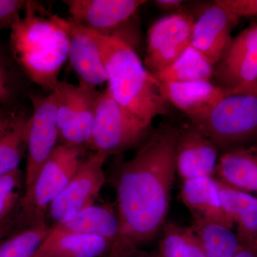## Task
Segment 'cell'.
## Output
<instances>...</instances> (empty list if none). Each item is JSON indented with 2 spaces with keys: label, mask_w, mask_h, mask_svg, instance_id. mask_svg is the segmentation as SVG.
<instances>
[{
  "label": "cell",
  "mask_w": 257,
  "mask_h": 257,
  "mask_svg": "<svg viewBox=\"0 0 257 257\" xmlns=\"http://www.w3.org/2000/svg\"><path fill=\"white\" fill-rule=\"evenodd\" d=\"M179 128L166 124L152 131L133 158L119 162L112 176L121 237L118 245L140 247L162 230L176 174Z\"/></svg>",
  "instance_id": "obj_1"
},
{
  "label": "cell",
  "mask_w": 257,
  "mask_h": 257,
  "mask_svg": "<svg viewBox=\"0 0 257 257\" xmlns=\"http://www.w3.org/2000/svg\"><path fill=\"white\" fill-rule=\"evenodd\" d=\"M10 45L15 60L32 82L52 92L68 60L67 33L43 8L28 1L20 20L10 29Z\"/></svg>",
  "instance_id": "obj_2"
},
{
  "label": "cell",
  "mask_w": 257,
  "mask_h": 257,
  "mask_svg": "<svg viewBox=\"0 0 257 257\" xmlns=\"http://www.w3.org/2000/svg\"><path fill=\"white\" fill-rule=\"evenodd\" d=\"M89 31L100 48L106 90L111 97L150 124L157 116L167 114L170 103L164 96L162 83L147 69L134 47L116 37Z\"/></svg>",
  "instance_id": "obj_3"
},
{
  "label": "cell",
  "mask_w": 257,
  "mask_h": 257,
  "mask_svg": "<svg viewBox=\"0 0 257 257\" xmlns=\"http://www.w3.org/2000/svg\"><path fill=\"white\" fill-rule=\"evenodd\" d=\"M84 147L59 144L24 193L18 217L25 227L47 221V210L73 178L82 163Z\"/></svg>",
  "instance_id": "obj_4"
},
{
  "label": "cell",
  "mask_w": 257,
  "mask_h": 257,
  "mask_svg": "<svg viewBox=\"0 0 257 257\" xmlns=\"http://www.w3.org/2000/svg\"><path fill=\"white\" fill-rule=\"evenodd\" d=\"M190 122L215 144L220 153L234 147L257 145V96L226 95Z\"/></svg>",
  "instance_id": "obj_5"
},
{
  "label": "cell",
  "mask_w": 257,
  "mask_h": 257,
  "mask_svg": "<svg viewBox=\"0 0 257 257\" xmlns=\"http://www.w3.org/2000/svg\"><path fill=\"white\" fill-rule=\"evenodd\" d=\"M151 125L120 105L105 89L98 99L87 146L108 156L137 149L152 133Z\"/></svg>",
  "instance_id": "obj_6"
},
{
  "label": "cell",
  "mask_w": 257,
  "mask_h": 257,
  "mask_svg": "<svg viewBox=\"0 0 257 257\" xmlns=\"http://www.w3.org/2000/svg\"><path fill=\"white\" fill-rule=\"evenodd\" d=\"M59 143L74 147L87 146L94 125L98 99L96 88L60 82L55 90Z\"/></svg>",
  "instance_id": "obj_7"
},
{
  "label": "cell",
  "mask_w": 257,
  "mask_h": 257,
  "mask_svg": "<svg viewBox=\"0 0 257 257\" xmlns=\"http://www.w3.org/2000/svg\"><path fill=\"white\" fill-rule=\"evenodd\" d=\"M194 16L182 11L159 19L147 32L145 64L157 76L178 60L192 44Z\"/></svg>",
  "instance_id": "obj_8"
},
{
  "label": "cell",
  "mask_w": 257,
  "mask_h": 257,
  "mask_svg": "<svg viewBox=\"0 0 257 257\" xmlns=\"http://www.w3.org/2000/svg\"><path fill=\"white\" fill-rule=\"evenodd\" d=\"M108 157L94 152L83 159L73 178L47 210V215L52 221L51 227L95 203L106 182L104 167Z\"/></svg>",
  "instance_id": "obj_9"
},
{
  "label": "cell",
  "mask_w": 257,
  "mask_h": 257,
  "mask_svg": "<svg viewBox=\"0 0 257 257\" xmlns=\"http://www.w3.org/2000/svg\"><path fill=\"white\" fill-rule=\"evenodd\" d=\"M257 79V21L232 38L214 67L212 82L226 95L242 94Z\"/></svg>",
  "instance_id": "obj_10"
},
{
  "label": "cell",
  "mask_w": 257,
  "mask_h": 257,
  "mask_svg": "<svg viewBox=\"0 0 257 257\" xmlns=\"http://www.w3.org/2000/svg\"><path fill=\"white\" fill-rule=\"evenodd\" d=\"M33 113L30 117L28 160L25 175V192L30 189L42 166L59 145L60 130L53 92L45 96H32Z\"/></svg>",
  "instance_id": "obj_11"
},
{
  "label": "cell",
  "mask_w": 257,
  "mask_h": 257,
  "mask_svg": "<svg viewBox=\"0 0 257 257\" xmlns=\"http://www.w3.org/2000/svg\"><path fill=\"white\" fill-rule=\"evenodd\" d=\"M70 21L101 35L119 38V31L138 10L144 0H64Z\"/></svg>",
  "instance_id": "obj_12"
},
{
  "label": "cell",
  "mask_w": 257,
  "mask_h": 257,
  "mask_svg": "<svg viewBox=\"0 0 257 257\" xmlns=\"http://www.w3.org/2000/svg\"><path fill=\"white\" fill-rule=\"evenodd\" d=\"M239 18L215 0L203 7L194 17L192 45L216 65L232 40L231 33Z\"/></svg>",
  "instance_id": "obj_13"
},
{
  "label": "cell",
  "mask_w": 257,
  "mask_h": 257,
  "mask_svg": "<svg viewBox=\"0 0 257 257\" xmlns=\"http://www.w3.org/2000/svg\"><path fill=\"white\" fill-rule=\"evenodd\" d=\"M220 151L192 123L179 128L176 147V172L182 181L214 177Z\"/></svg>",
  "instance_id": "obj_14"
},
{
  "label": "cell",
  "mask_w": 257,
  "mask_h": 257,
  "mask_svg": "<svg viewBox=\"0 0 257 257\" xmlns=\"http://www.w3.org/2000/svg\"><path fill=\"white\" fill-rule=\"evenodd\" d=\"M54 16L68 37V59L78 77L79 84L96 88L106 83V69L100 48L90 32L70 20Z\"/></svg>",
  "instance_id": "obj_15"
},
{
  "label": "cell",
  "mask_w": 257,
  "mask_h": 257,
  "mask_svg": "<svg viewBox=\"0 0 257 257\" xmlns=\"http://www.w3.org/2000/svg\"><path fill=\"white\" fill-rule=\"evenodd\" d=\"M162 84L167 101L187 115L190 121L205 114L226 96L224 91L211 81Z\"/></svg>",
  "instance_id": "obj_16"
},
{
  "label": "cell",
  "mask_w": 257,
  "mask_h": 257,
  "mask_svg": "<svg viewBox=\"0 0 257 257\" xmlns=\"http://www.w3.org/2000/svg\"><path fill=\"white\" fill-rule=\"evenodd\" d=\"M216 180L223 209L236 224L241 246L257 251V197Z\"/></svg>",
  "instance_id": "obj_17"
},
{
  "label": "cell",
  "mask_w": 257,
  "mask_h": 257,
  "mask_svg": "<svg viewBox=\"0 0 257 257\" xmlns=\"http://www.w3.org/2000/svg\"><path fill=\"white\" fill-rule=\"evenodd\" d=\"M182 202L192 213L206 220L234 228L221 204L219 185L214 177H199L183 181L181 189Z\"/></svg>",
  "instance_id": "obj_18"
},
{
  "label": "cell",
  "mask_w": 257,
  "mask_h": 257,
  "mask_svg": "<svg viewBox=\"0 0 257 257\" xmlns=\"http://www.w3.org/2000/svg\"><path fill=\"white\" fill-rule=\"evenodd\" d=\"M214 176L233 188L257 193V145L234 147L221 152Z\"/></svg>",
  "instance_id": "obj_19"
},
{
  "label": "cell",
  "mask_w": 257,
  "mask_h": 257,
  "mask_svg": "<svg viewBox=\"0 0 257 257\" xmlns=\"http://www.w3.org/2000/svg\"><path fill=\"white\" fill-rule=\"evenodd\" d=\"M112 248L109 240L100 236L51 229L32 257H107Z\"/></svg>",
  "instance_id": "obj_20"
},
{
  "label": "cell",
  "mask_w": 257,
  "mask_h": 257,
  "mask_svg": "<svg viewBox=\"0 0 257 257\" xmlns=\"http://www.w3.org/2000/svg\"><path fill=\"white\" fill-rule=\"evenodd\" d=\"M51 229L100 236L109 240L112 243L113 248L119 243L121 237L117 212L106 204H93L88 206L68 220L54 225Z\"/></svg>",
  "instance_id": "obj_21"
},
{
  "label": "cell",
  "mask_w": 257,
  "mask_h": 257,
  "mask_svg": "<svg viewBox=\"0 0 257 257\" xmlns=\"http://www.w3.org/2000/svg\"><path fill=\"white\" fill-rule=\"evenodd\" d=\"M156 252L157 257H207L204 246L191 226L166 222Z\"/></svg>",
  "instance_id": "obj_22"
},
{
  "label": "cell",
  "mask_w": 257,
  "mask_h": 257,
  "mask_svg": "<svg viewBox=\"0 0 257 257\" xmlns=\"http://www.w3.org/2000/svg\"><path fill=\"white\" fill-rule=\"evenodd\" d=\"M214 64L191 45L168 68L156 76L161 83L212 81Z\"/></svg>",
  "instance_id": "obj_23"
},
{
  "label": "cell",
  "mask_w": 257,
  "mask_h": 257,
  "mask_svg": "<svg viewBox=\"0 0 257 257\" xmlns=\"http://www.w3.org/2000/svg\"><path fill=\"white\" fill-rule=\"evenodd\" d=\"M192 227L202 241L207 257H234L242 246L232 229L198 216Z\"/></svg>",
  "instance_id": "obj_24"
},
{
  "label": "cell",
  "mask_w": 257,
  "mask_h": 257,
  "mask_svg": "<svg viewBox=\"0 0 257 257\" xmlns=\"http://www.w3.org/2000/svg\"><path fill=\"white\" fill-rule=\"evenodd\" d=\"M30 117L18 115L14 125L0 137V176L20 169L27 149Z\"/></svg>",
  "instance_id": "obj_25"
},
{
  "label": "cell",
  "mask_w": 257,
  "mask_h": 257,
  "mask_svg": "<svg viewBox=\"0 0 257 257\" xmlns=\"http://www.w3.org/2000/svg\"><path fill=\"white\" fill-rule=\"evenodd\" d=\"M47 221L23 228L0 242V257H32L50 234Z\"/></svg>",
  "instance_id": "obj_26"
},
{
  "label": "cell",
  "mask_w": 257,
  "mask_h": 257,
  "mask_svg": "<svg viewBox=\"0 0 257 257\" xmlns=\"http://www.w3.org/2000/svg\"><path fill=\"white\" fill-rule=\"evenodd\" d=\"M23 175L20 169L0 176V224L14 217L23 190Z\"/></svg>",
  "instance_id": "obj_27"
},
{
  "label": "cell",
  "mask_w": 257,
  "mask_h": 257,
  "mask_svg": "<svg viewBox=\"0 0 257 257\" xmlns=\"http://www.w3.org/2000/svg\"><path fill=\"white\" fill-rule=\"evenodd\" d=\"M28 1L24 0H0V31L11 29L21 18Z\"/></svg>",
  "instance_id": "obj_28"
},
{
  "label": "cell",
  "mask_w": 257,
  "mask_h": 257,
  "mask_svg": "<svg viewBox=\"0 0 257 257\" xmlns=\"http://www.w3.org/2000/svg\"><path fill=\"white\" fill-rule=\"evenodd\" d=\"M238 18H257V0H219Z\"/></svg>",
  "instance_id": "obj_29"
},
{
  "label": "cell",
  "mask_w": 257,
  "mask_h": 257,
  "mask_svg": "<svg viewBox=\"0 0 257 257\" xmlns=\"http://www.w3.org/2000/svg\"><path fill=\"white\" fill-rule=\"evenodd\" d=\"M107 257H157L155 251L148 252L139 247L122 246L112 250Z\"/></svg>",
  "instance_id": "obj_30"
},
{
  "label": "cell",
  "mask_w": 257,
  "mask_h": 257,
  "mask_svg": "<svg viewBox=\"0 0 257 257\" xmlns=\"http://www.w3.org/2000/svg\"><path fill=\"white\" fill-rule=\"evenodd\" d=\"M13 96L10 86L8 72L5 69L3 61L0 59V103L6 104L11 100Z\"/></svg>",
  "instance_id": "obj_31"
},
{
  "label": "cell",
  "mask_w": 257,
  "mask_h": 257,
  "mask_svg": "<svg viewBox=\"0 0 257 257\" xmlns=\"http://www.w3.org/2000/svg\"><path fill=\"white\" fill-rule=\"evenodd\" d=\"M18 117V115L15 113L0 109V137L9 131Z\"/></svg>",
  "instance_id": "obj_32"
},
{
  "label": "cell",
  "mask_w": 257,
  "mask_h": 257,
  "mask_svg": "<svg viewBox=\"0 0 257 257\" xmlns=\"http://www.w3.org/2000/svg\"><path fill=\"white\" fill-rule=\"evenodd\" d=\"M155 3L157 8L162 11L172 14L182 12L181 9L183 7L184 2L181 0H157Z\"/></svg>",
  "instance_id": "obj_33"
},
{
  "label": "cell",
  "mask_w": 257,
  "mask_h": 257,
  "mask_svg": "<svg viewBox=\"0 0 257 257\" xmlns=\"http://www.w3.org/2000/svg\"><path fill=\"white\" fill-rule=\"evenodd\" d=\"M19 223L17 218L14 217L10 219V220L5 221L0 224V242L5 238L13 234L15 231V226H18Z\"/></svg>",
  "instance_id": "obj_34"
},
{
  "label": "cell",
  "mask_w": 257,
  "mask_h": 257,
  "mask_svg": "<svg viewBox=\"0 0 257 257\" xmlns=\"http://www.w3.org/2000/svg\"><path fill=\"white\" fill-rule=\"evenodd\" d=\"M234 257H257V251L242 246Z\"/></svg>",
  "instance_id": "obj_35"
},
{
  "label": "cell",
  "mask_w": 257,
  "mask_h": 257,
  "mask_svg": "<svg viewBox=\"0 0 257 257\" xmlns=\"http://www.w3.org/2000/svg\"><path fill=\"white\" fill-rule=\"evenodd\" d=\"M242 94H252V95L257 96V79L254 84Z\"/></svg>",
  "instance_id": "obj_36"
}]
</instances>
